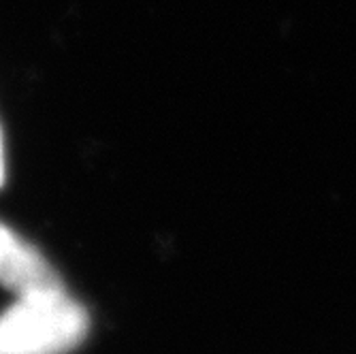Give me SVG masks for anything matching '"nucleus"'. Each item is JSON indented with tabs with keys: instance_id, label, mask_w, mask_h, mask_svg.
I'll return each mask as SVG.
<instances>
[{
	"instance_id": "3",
	"label": "nucleus",
	"mask_w": 356,
	"mask_h": 354,
	"mask_svg": "<svg viewBox=\"0 0 356 354\" xmlns=\"http://www.w3.org/2000/svg\"><path fill=\"white\" fill-rule=\"evenodd\" d=\"M0 135H3V133H0Z\"/></svg>"
},
{
	"instance_id": "1",
	"label": "nucleus",
	"mask_w": 356,
	"mask_h": 354,
	"mask_svg": "<svg viewBox=\"0 0 356 354\" xmlns=\"http://www.w3.org/2000/svg\"><path fill=\"white\" fill-rule=\"evenodd\" d=\"M86 333V309L64 291L22 297L0 316V354H67Z\"/></svg>"
},
{
	"instance_id": "2",
	"label": "nucleus",
	"mask_w": 356,
	"mask_h": 354,
	"mask_svg": "<svg viewBox=\"0 0 356 354\" xmlns=\"http://www.w3.org/2000/svg\"><path fill=\"white\" fill-rule=\"evenodd\" d=\"M0 284L22 297L62 293V282L43 256L0 224Z\"/></svg>"
}]
</instances>
